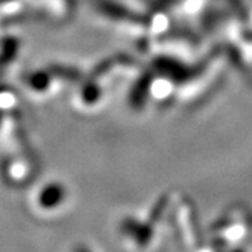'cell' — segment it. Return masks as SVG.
Segmentation results:
<instances>
[{
	"label": "cell",
	"mask_w": 252,
	"mask_h": 252,
	"mask_svg": "<svg viewBox=\"0 0 252 252\" xmlns=\"http://www.w3.org/2000/svg\"><path fill=\"white\" fill-rule=\"evenodd\" d=\"M178 190H168L154 200L142 217L124 221L122 233L136 250H158L165 241L174 243V210Z\"/></svg>",
	"instance_id": "6da1fadb"
},
{
	"label": "cell",
	"mask_w": 252,
	"mask_h": 252,
	"mask_svg": "<svg viewBox=\"0 0 252 252\" xmlns=\"http://www.w3.org/2000/svg\"><path fill=\"white\" fill-rule=\"evenodd\" d=\"M252 240V212L244 205H231L205 230L202 251H240Z\"/></svg>",
	"instance_id": "7a4b0ae2"
},
{
	"label": "cell",
	"mask_w": 252,
	"mask_h": 252,
	"mask_svg": "<svg viewBox=\"0 0 252 252\" xmlns=\"http://www.w3.org/2000/svg\"><path fill=\"white\" fill-rule=\"evenodd\" d=\"M228 46L234 54L235 61L252 73V28H244Z\"/></svg>",
	"instance_id": "3957f363"
},
{
	"label": "cell",
	"mask_w": 252,
	"mask_h": 252,
	"mask_svg": "<svg viewBox=\"0 0 252 252\" xmlns=\"http://www.w3.org/2000/svg\"><path fill=\"white\" fill-rule=\"evenodd\" d=\"M62 196L63 192L61 187H51V188H48L46 190H44L41 200H42V203H44L45 206H54L55 203H59V202H61Z\"/></svg>",
	"instance_id": "277c9868"
},
{
	"label": "cell",
	"mask_w": 252,
	"mask_h": 252,
	"mask_svg": "<svg viewBox=\"0 0 252 252\" xmlns=\"http://www.w3.org/2000/svg\"><path fill=\"white\" fill-rule=\"evenodd\" d=\"M245 28H252V7H247V17H245Z\"/></svg>",
	"instance_id": "5b68a950"
}]
</instances>
